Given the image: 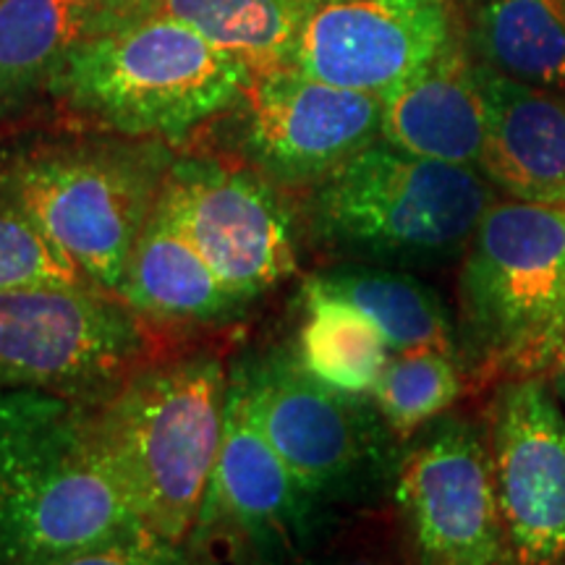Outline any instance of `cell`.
Listing matches in <instances>:
<instances>
[{
	"label": "cell",
	"mask_w": 565,
	"mask_h": 565,
	"mask_svg": "<svg viewBox=\"0 0 565 565\" xmlns=\"http://www.w3.org/2000/svg\"><path fill=\"white\" fill-rule=\"evenodd\" d=\"M171 160L154 139L55 141L0 166V194L24 210L87 278L116 294L158 207Z\"/></svg>",
	"instance_id": "8992f818"
},
{
	"label": "cell",
	"mask_w": 565,
	"mask_h": 565,
	"mask_svg": "<svg viewBox=\"0 0 565 565\" xmlns=\"http://www.w3.org/2000/svg\"><path fill=\"white\" fill-rule=\"evenodd\" d=\"M487 445L515 565H557L565 557V416L540 377L500 387Z\"/></svg>",
	"instance_id": "5bb4252c"
},
{
	"label": "cell",
	"mask_w": 565,
	"mask_h": 565,
	"mask_svg": "<svg viewBox=\"0 0 565 565\" xmlns=\"http://www.w3.org/2000/svg\"><path fill=\"white\" fill-rule=\"evenodd\" d=\"M458 353L419 349L391 353L372 387V401L401 440L440 419L463 393Z\"/></svg>",
	"instance_id": "603a6c76"
},
{
	"label": "cell",
	"mask_w": 565,
	"mask_h": 565,
	"mask_svg": "<svg viewBox=\"0 0 565 565\" xmlns=\"http://www.w3.org/2000/svg\"><path fill=\"white\" fill-rule=\"evenodd\" d=\"M296 565H398L391 555L377 547H353L343 545L335 550H320L301 557Z\"/></svg>",
	"instance_id": "484cf974"
},
{
	"label": "cell",
	"mask_w": 565,
	"mask_h": 565,
	"mask_svg": "<svg viewBox=\"0 0 565 565\" xmlns=\"http://www.w3.org/2000/svg\"><path fill=\"white\" fill-rule=\"evenodd\" d=\"M34 565H207L192 542L179 545L152 532H141L105 545L84 547L76 553L51 557Z\"/></svg>",
	"instance_id": "d4e9b609"
},
{
	"label": "cell",
	"mask_w": 565,
	"mask_h": 565,
	"mask_svg": "<svg viewBox=\"0 0 565 565\" xmlns=\"http://www.w3.org/2000/svg\"><path fill=\"white\" fill-rule=\"evenodd\" d=\"M113 24L100 0H0V121L53 87L71 55Z\"/></svg>",
	"instance_id": "ac0fdd59"
},
{
	"label": "cell",
	"mask_w": 565,
	"mask_h": 565,
	"mask_svg": "<svg viewBox=\"0 0 565 565\" xmlns=\"http://www.w3.org/2000/svg\"><path fill=\"white\" fill-rule=\"evenodd\" d=\"M456 335L484 374L550 372L565 343V204H490L463 252Z\"/></svg>",
	"instance_id": "277c9868"
},
{
	"label": "cell",
	"mask_w": 565,
	"mask_h": 565,
	"mask_svg": "<svg viewBox=\"0 0 565 565\" xmlns=\"http://www.w3.org/2000/svg\"><path fill=\"white\" fill-rule=\"evenodd\" d=\"M393 500L416 565H515L487 435L440 416L404 448Z\"/></svg>",
	"instance_id": "9c48e42d"
},
{
	"label": "cell",
	"mask_w": 565,
	"mask_h": 565,
	"mask_svg": "<svg viewBox=\"0 0 565 565\" xmlns=\"http://www.w3.org/2000/svg\"><path fill=\"white\" fill-rule=\"evenodd\" d=\"M477 71L487 105L484 179L513 200L565 204V97Z\"/></svg>",
	"instance_id": "9a60e30c"
},
{
	"label": "cell",
	"mask_w": 565,
	"mask_h": 565,
	"mask_svg": "<svg viewBox=\"0 0 565 565\" xmlns=\"http://www.w3.org/2000/svg\"><path fill=\"white\" fill-rule=\"evenodd\" d=\"M228 370L212 351L150 359L100 406L97 435L147 532L194 540L225 433Z\"/></svg>",
	"instance_id": "7a4b0ae2"
},
{
	"label": "cell",
	"mask_w": 565,
	"mask_h": 565,
	"mask_svg": "<svg viewBox=\"0 0 565 565\" xmlns=\"http://www.w3.org/2000/svg\"><path fill=\"white\" fill-rule=\"evenodd\" d=\"M238 100L244 158L278 186H315L380 139L383 97L296 68L252 74Z\"/></svg>",
	"instance_id": "7c38bea8"
},
{
	"label": "cell",
	"mask_w": 565,
	"mask_h": 565,
	"mask_svg": "<svg viewBox=\"0 0 565 565\" xmlns=\"http://www.w3.org/2000/svg\"><path fill=\"white\" fill-rule=\"evenodd\" d=\"M335 524L278 456L252 419L244 393L228 374L225 433L196 524L204 534H225L257 565H296L315 553Z\"/></svg>",
	"instance_id": "8fae6325"
},
{
	"label": "cell",
	"mask_w": 565,
	"mask_h": 565,
	"mask_svg": "<svg viewBox=\"0 0 565 565\" xmlns=\"http://www.w3.org/2000/svg\"><path fill=\"white\" fill-rule=\"evenodd\" d=\"M228 374L252 419L322 505L364 508L393 492L404 448L372 395L320 383L291 343L246 351Z\"/></svg>",
	"instance_id": "52a82bcc"
},
{
	"label": "cell",
	"mask_w": 565,
	"mask_h": 565,
	"mask_svg": "<svg viewBox=\"0 0 565 565\" xmlns=\"http://www.w3.org/2000/svg\"><path fill=\"white\" fill-rule=\"evenodd\" d=\"M249 79L192 26L137 17L84 42L51 89L121 137L179 141L236 103Z\"/></svg>",
	"instance_id": "5b68a950"
},
{
	"label": "cell",
	"mask_w": 565,
	"mask_h": 565,
	"mask_svg": "<svg viewBox=\"0 0 565 565\" xmlns=\"http://www.w3.org/2000/svg\"><path fill=\"white\" fill-rule=\"evenodd\" d=\"M445 51V0H303L291 68L385 97Z\"/></svg>",
	"instance_id": "4fadbf2b"
},
{
	"label": "cell",
	"mask_w": 565,
	"mask_h": 565,
	"mask_svg": "<svg viewBox=\"0 0 565 565\" xmlns=\"http://www.w3.org/2000/svg\"><path fill=\"white\" fill-rule=\"evenodd\" d=\"M309 286L353 303L383 333L393 353L437 349L458 353L454 317L433 286L398 267L341 263L307 275Z\"/></svg>",
	"instance_id": "d6986e66"
},
{
	"label": "cell",
	"mask_w": 565,
	"mask_h": 565,
	"mask_svg": "<svg viewBox=\"0 0 565 565\" xmlns=\"http://www.w3.org/2000/svg\"><path fill=\"white\" fill-rule=\"evenodd\" d=\"M147 322L100 286L0 291V387L100 406L150 362Z\"/></svg>",
	"instance_id": "ba28073f"
},
{
	"label": "cell",
	"mask_w": 565,
	"mask_h": 565,
	"mask_svg": "<svg viewBox=\"0 0 565 565\" xmlns=\"http://www.w3.org/2000/svg\"><path fill=\"white\" fill-rule=\"evenodd\" d=\"M303 0H152L141 17L192 26L252 74L291 68Z\"/></svg>",
	"instance_id": "44dd1931"
},
{
	"label": "cell",
	"mask_w": 565,
	"mask_h": 565,
	"mask_svg": "<svg viewBox=\"0 0 565 565\" xmlns=\"http://www.w3.org/2000/svg\"><path fill=\"white\" fill-rule=\"evenodd\" d=\"M154 210L254 303L299 270L296 217L263 173L200 158L171 162Z\"/></svg>",
	"instance_id": "30bf717a"
},
{
	"label": "cell",
	"mask_w": 565,
	"mask_h": 565,
	"mask_svg": "<svg viewBox=\"0 0 565 565\" xmlns=\"http://www.w3.org/2000/svg\"><path fill=\"white\" fill-rule=\"evenodd\" d=\"M477 45L487 68L565 97V0H482Z\"/></svg>",
	"instance_id": "7402d4cb"
},
{
	"label": "cell",
	"mask_w": 565,
	"mask_h": 565,
	"mask_svg": "<svg viewBox=\"0 0 565 565\" xmlns=\"http://www.w3.org/2000/svg\"><path fill=\"white\" fill-rule=\"evenodd\" d=\"M147 532L113 475L95 406L0 387V565Z\"/></svg>",
	"instance_id": "6da1fadb"
},
{
	"label": "cell",
	"mask_w": 565,
	"mask_h": 565,
	"mask_svg": "<svg viewBox=\"0 0 565 565\" xmlns=\"http://www.w3.org/2000/svg\"><path fill=\"white\" fill-rule=\"evenodd\" d=\"M100 3L110 11V17L116 21H129L141 17L152 0H100Z\"/></svg>",
	"instance_id": "4316f807"
},
{
	"label": "cell",
	"mask_w": 565,
	"mask_h": 565,
	"mask_svg": "<svg viewBox=\"0 0 565 565\" xmlns=\"http://www.w3.org/2000/svg\"><path fill=\"white\" fill-rule=\"evenodd\" d=\"M116 294L145 322L175 328H225L242 322L254 307L158 210L134 244Z\"/></svg>",
	"instance_id": "2e32d148"
},
{
	"label": "cell",
	"mask_w": 565,
	"mask_h": 565,
	"mask_svg": "<svg viewBox=\"0 0 565 565\" xmlns=\"http://www.w3.org/2000/svg\"><path fill=\"white\" fill-rule=\"evenodd\" d=\"M42 282L97 286L24 210L0 194V291Z\"/></svg>",
	"instance_id": "cb8c5ba5"
},
{
	"label": "cell",
	"mask_w": 565,
	"mask_h": 565,
	"mask_svg": "<svg viewBox=\"0 0 565 565\" xmlns=\"http://www.w3.org/2000/svg\"><path fill=\"white\" fill-rule=\"evenodd\" d=\"M550 374H553V380H555L557 391H561V393L565 395V343H563L561 353H557V356H555L553 366H550Z\"/></svg>",
	"instance_id": "83f0119b"
},
{
	"label": "cell",
	"mask_w": 565,
	"mask_h": 565,
	"mask_svg": "<svg viewBox=\"0 0 565 565\" xmlns=\"http://www.w3.org/2000/svg\"><path fill=\"white\" fill-rule=\"evenodd\" d=\"M490 204V181L475 168L377 139L315 183L307 225L343 263L429 270L463 257Z\"/></svg>",
	"instance_id": "3957f363"
},
{
	"label": "cell",
	"mask_w": 565,
	"mask_h": 565,
	"mask_svg": "<svg viewBox=\"0 0 565 565\" xmlns=\"http://www.w3.org/2000/svg\"><path fill=\"white\" fill-rule=\"evenodd\" d=\"M487 105L479 71L445 51L383 97L380 139L408 154L450 166H479Z\"/></svg>",
	"instance_id": "e0dca14e"
},
{
	"label": "cell",
	"mask_w": 565,
	"mask_h": 565,
	"mask_svg": "<svg viewBox=\"0 0 565 565\" xmlns=\"http://www.w3.org/2000/svg\"><path fill=\"white\" fill-rule=\"evenodd\" d=\"M301 320L291 349L299 364L324 385L353 395H370L383 374L391 345L370 317L349 301L303 280Z\"/></svg>",
	"instance_id": "ffe728a7"
}]
</instances>
